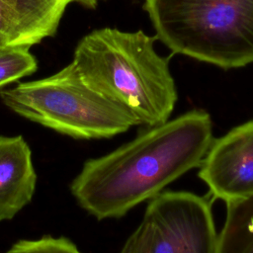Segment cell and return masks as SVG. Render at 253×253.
Returning a JSON list of instances; mask_svg holds the SVG:
<instances>
[{"label": "cell", "instance_id": "obj_1", "mask_svg": "<svg viewBox=\"0 0 253 253\" xmlns=\"http://www.w3.org/2000/svg\"><path fill=\"white\" fill-rule=\"evenodd\" d=\"M212 137L211 116L192 110L147 127L132 140L84 162L70 184L78 205L102 220L124 216L201 165Z\"/></svg>", "mask_w": 253, "mask_h": 253}, {"label": "cell", "instance_id": "obj_2", "mask_svg": "<svg viewBox=\"0 0 253 253\" xmlns=\"http://www.w3.org/2000/svg\"><path fill=\"white\" fill-rule=\"evenodd\" d=\"M155 39L142 31L96 30L79 42L71 61L87 86L146 127L167 122L177 101L170 57L156 52Z\"/></svg>", "mask_w": 253, "mask_h": 253}, {"label": "cell", "instance_id": "obj_3", "mask_svg": "<svg viewBox=\"0 0 253 253\" xmlns=\"http://www.w3.org/2000/svg\"><path fill=\"white\" fill-rule=\"evenodd\" d=\"M143 8L173 53L223 69L253 63V0H145Z\"/></svg>", "mask_w": 253, "mask_h": 253}, {"label": "cell", "instance_id": "obj_4", "mask_svg": "<svg viewBox=\"0 0 253 253\" xmlns=\"http://www.w3.org/2000/svg\"><path fill=\"white\" fill-rule=\"evenodd\" d=\"M0 98L19 116L79 139L109 138L138 125L128 111L87 86L72 62L51 76L4 89Z\"/></svg>", "mask_w": 253, "mask_h": 253}, {"label": "cell", "instance_id": "obj_5", "mask_svg": "<svg viewBox=\"0 0 253 253\" xmlns=\"http://www.w3.org/2000/svg\"><path fill=\"white\" fill-rule=\"evenodd\" d=\"M217 233L204 198L185 191L162 192L120 253H216Z\"/></svg>", "mask_w": 253, "mask_h": 253}, {"label": "cell", "instance_id": "obj_6", "mask_svg": "<svg viewBox=\"0 0 253 253\" xmlns=\"http://www.w3.org/2000/svg\"><path fill=\"white\" fill-rule=\"evenodd\" d=\"M199 167L214 199L227 204L253 196V120L213 139Z\"/></svg>", "mask_w": 253, "mask_h": 253}, {"label": "cell", "instance_id": "obj_7", "mask_svg": "<svg viewBox=\"0 0 253 253\" xmlns=\"http://www.w3.org/2000/svg\"><path fill=\"white\" fill-rule=\"evenodd\" d=\"M73 2L84 0H0V47H31L54 36Z\"/></svg>", "mask_w": 253, "mask_h": 253}, {"label": "cell", "instance_id": "obj_8", "mask_svg": "<svg viewBox=\"0 0 253 253\" xmlns=\"http://www.w3.org/2000/svg\"><path fill=\"white\" fill-rule=\"evenodd\" d=\"M37 185L32 150L22 135H0V222L31 203Z\"/></svg>", "mask_w": 253, "mask_h": 253}, {"label": "cell", "instance_id": "obj_9", "mask_svg": "<svg viewBox=\"0 0 253 253\" xmlns=\"http://www.w3.org/2000/svg\"><path fill=\"white\" fill-rule=\"evenodd\" d=\"M216 253H253V196L226 204Z\"/></svg>", "mask_w": 253, "mask_h": 253}, {"label": "cell", "instance_id": "obj_10", "mask_svg": "<svg viewBox=\"0 0 253 253\" xmlns=\"http://www.w3.org/2000/svg\"><path fill=\"white\" fill-rule=\"evenodd\" d=\"M37 68L38 62L30 47H0V88L33 74Z\"/></svg>", "mask_w": 253, "mask_h": 253}, {"label": "cell", "instance_id": "obj_11", "mask_svg": "<svg viewBox=\"0 0 253 253\" xmlns=\"http://www.w3.org/2000/svg\"><path fill=\"white\" fill-rule=\"evenodd\" d=\"M22 253H82L68 238L44 235L39 239H24L16 242Z\"/></svg>", "mask_w": 253, "mask_h": 253}, {"label": "cell", "instance_id": "obj_12", "mask_svg": "<svg viewBox=\"0 0 253 253\" xmlns=\"http://www.w3.org/2000/svg\"><path fill=\"white\" fill-rule=\"evenodd\" d=\"M97 1L98 0H84L83 5L89 8H94L97 5Z\"/></svg>", "mask_w": 253, "mask_h": 253}, {"label": "cell", "instance_id": "obj_13", "mask_svg": "<svg viewBox=\"0 0 253 253\" xmlns=\"http://www.w3.org/2000/svg\"><path fill=\"white\" fill-rule=\"evenodd\" d=\"M6 253H22V251L20 250V248L18 247V245L15 243V244L12 245V247H11Z\"/></svg>", "mask_w": 253, "mask_h": 253}]
</instances>
